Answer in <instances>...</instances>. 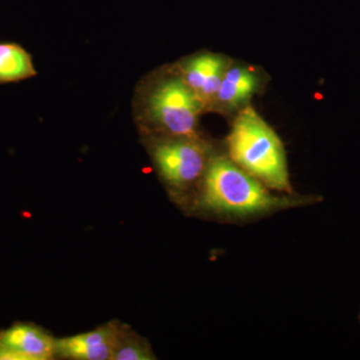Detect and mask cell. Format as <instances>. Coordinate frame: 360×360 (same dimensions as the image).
<instances>
[{"instance_id":"cell-6","label":"cell","mask_w":360,"mask_h":360,"mask_svg":"<svg viewBox=\"0 0 360 360\" xmlns=\"http://www.w3.org/2000/svg\"><path fill=\"white\" fill-rule=\"evenodd\" d=\"M227 68L226 59L222 56L200 53L182 61L175 71L206 108L214 103Z\"/></svg>"},{"instance_id":"cell-11","label":"cell","mask_w":360,"mask_h":360,"mask_svg":"<svg viewBox=\"0 0 360 360\" xmlns=\"http://www.w3.org/2000/svg\"><path fill=\"white\" fill-rule=\"evenodd\" d=\"M359 321H360V314H359Z\"/></svg>"},{"instance_id":"cell-10","label":"cell","mask_w":360,"mask_h":360,"mask_svg":"<svg viewBox=\"0 0 360 360\" xmlns=\"http://www.w3.org/2000/svg\"><path fill=\"white\" fill-rule=\"evenodd\" d=\"M150 359H155V357L148 341L130 330L129 326L118 323L112 360Z\"/></svg>"},{"instance_id":"cell-5","label":"cell","mask_w":360,"mask_h":360,"mask_svg":"<svg viewBox=\"0 0 360 360\" xmlns=\"http://www.w3.org/2000/svg\"><path fill=\"white\" fill-rule=\"evenodd\" d=\"M56 355V340L32 322H15L0 330V360H49Z\"/></svg>"},{"instance_id":"cell-7","label":"cell","mask_w":360,"mask_h":360,"mask_svg":"<svg viewBox=\"0 0 360 360\" xmlns=\"http://www.w3.org/2000/svg\"><path fill=\"white\" fill-rule=\"evenodd\" d=\"M118 323H108L96 330L56 340V355L77 360L112 359Z\"/></svg>"},{"instance_id":"cell-3","label":"cell","mask_w":360,"mask_h":360,"mask_svg":"<svg viewBox=\"0 0 360 360\" xmlns=\"http://www.w3.org/2000/svg\"><path fill=\"white\" fill-rule=\"evenodd\" d=\"M226 146L229 158L270 191L293 194L283 142L253 108L239 113Z\"/></svg>"},{"instance_id":"cell-1","label":"cell","mask_w":360,"mask_h":360,"mask_svg":"<svg viewBox=\"0 0 360 360\" xmlns=\"http://www.w3.org/2000/svg\"><path fill=\"white\" fill-rule=\"evenodd\" d=\"M321 200L314 195H276L229 156L213 155L196 193L194 206L198 212L212 219L243 222Z\"/></svg>"},{"instance_id":"cell-4","label":"cell","mask_w":360,"mask_h":360,"mask_svg":"<svg viewBox=\"0 0 360 360\" xmlns=\"http://www.w3.org/2000/svg\"><path fill=\"white\" fill-rule=\"evenodd\" d=\"M156 170L177 198L191 191L198 193L213 155L207 142L198 135H143Z\"/></svg>"},{"instance_id":"cell-2","label":"cell","mask_w":360,"mask_h":360,"mask_svg":"<svg viewBox=\"0 0 360 360\" xmlns=\"http://www.w3.org/2000/svg\"><path fill=\"white\" fill-rule=\"evenodd\" d=\"M205 104L176 71L146 78L137 86L134 115L143 135H198Z\"/></svg>"},{"instance_id":"cell-9","label":"cell","mask_w":360,"mask_h":360,"mask_svg":"<svg viewBox=\"0 0 360 360\" xmlns=\"http://www.w3.org/2000/svg\"><path fill=\"white\" fill-rule=\"evenodd\" d=\"M37 75L32 54L25 47L0 41V84H16Z\"/></svg>"},{"instance_id":"cell-8","label":"cell","mask_w":360,"mask_h":360,"mask_svg":"<svg viewBox=\"0 0 360 360\" xmlns=\"http://www.w3.org/2000/svg\"><path fill=\"white\" fill-rule=\"evenodd\" d=\"M259 85L257 73L250 68H227L214 103L225 108H236L245 103L255 94Z\"/></svg>"}]
</instances>
